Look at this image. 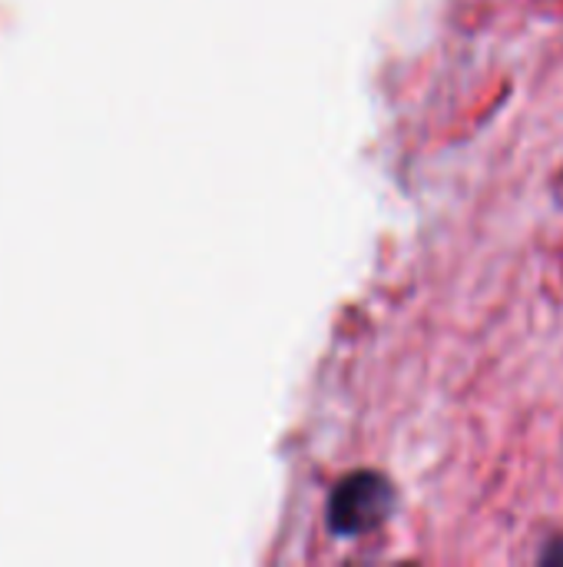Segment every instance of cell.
Wrapping results in <instances>:
<instances>
[{"instance_id": "6da1fadb", "label": "cell", "mask_w": 563, "mask_h": 567, "mask_svg": "<svg viewBox=\"0 0 563 567\" xmlns=\"http://www.w3.org/2000/svg\"><path fill=\"white\" fill-rule=\"evenodd\" d=\"M395 508V488L392 482H385L382 475H355L335 498V525L338 532L345 535H358V532H368L375 525H382Z\"/></svg>"}, {"instance_id": "7a4b0ae2", "label": "cell", "mask_w": 563, "mask_h": 567, "mask_svg": "<svg viewBox=\"0 0 563 567\" xmlns=\"http://www.w3.org/2000/svg\"><path fill=\"white\" fill-rule=\"evenodd\" d=\"M538 565L563 567V535H557V538H551V542H544V545H541V551H538Z\"/></svg>"}]
</instances>
